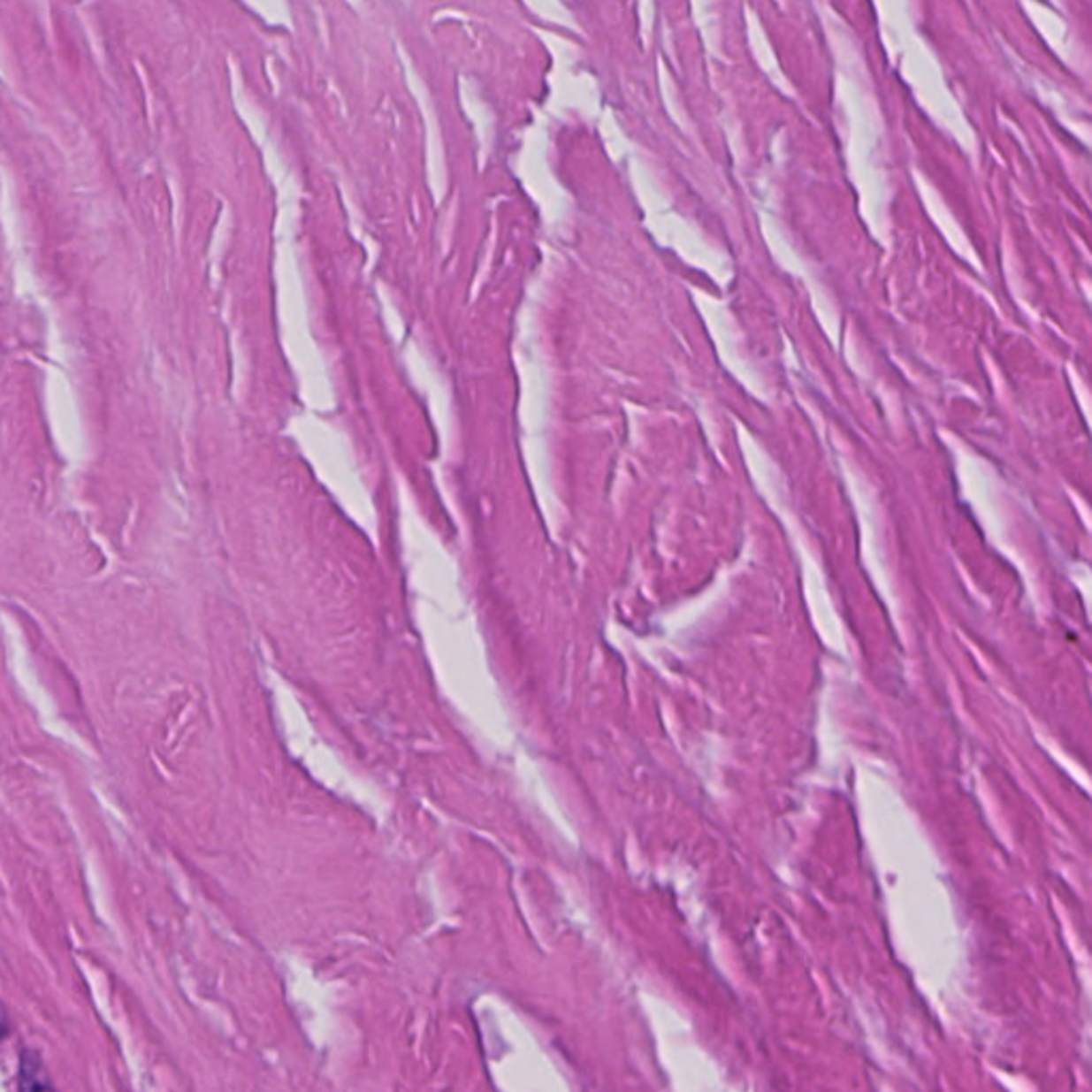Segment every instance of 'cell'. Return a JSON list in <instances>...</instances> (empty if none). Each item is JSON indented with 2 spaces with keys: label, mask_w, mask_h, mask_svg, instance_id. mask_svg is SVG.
I'll use <instances>...</instances> for the list:
<instances>
[{
  "label": "cell",
  "mask_w": 1092,
  "mask_h": 1092,
  "mask_svg": "<svg viewBox=\"0 0 1092 1092\" xmlns=\"http://www.w3.org/2000/svg\"><path fill=\"white\" fill-rule=\"evenodd\" d=\"M9 1035H11V1022H9V1016H7V1012H4V1007L0 1005V1043H3Z\"/></svg>",
  "instance_id": "7a4b0ae2"
},
{
  "label": "cell",
  "mask_w": 1092,
  "mask_h": 1092,
  "mask_svg": "<svg viewBox=\"0 0 1092 1092\" xmlns=\"http://www.w3.org/2000/svg\"><path fill=\"white\" fill-rule=\"evenodd\" d=\"M19 1090H50L54 1088V1081L50 1080L48 1069H45L43 1060L39 1058L37 1052H26L19 1058Z\"/></svg>",
  "instance_id": "6da1fadb"
}]
</instances>
